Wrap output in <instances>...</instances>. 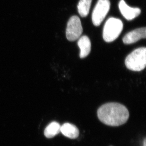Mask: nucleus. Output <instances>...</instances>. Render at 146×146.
I'll use <instances>...</instances> for the list:
<instances>
[{
	"mask_svg": "<svg viewBox=\"0 0 146 146\" xmlns=\"http://www.w3.org/2000/svg\"><path fill=\"white\" fill-rule=\"evenodd\" d=\"M92 0H80L78 5L79 14L82 17L87 16L90 11Z\"/></svg>",
	"mask_w": 146,
	"mask_h": 146,
	"instance_id": "nucleus-11",
	"label": "nucleus"
},
{
	"mask_svg": "<svg viewBox=\"0 0 146 146\" xmlns=\"http://www.w3.org/2000/svg\"><path fill=\"white\" fill-rule=\"evenodd\" d=\"M119 8L121 14L128 21L133 19L141 14L140 9L129 6L124 0L120 1L119 3Z\"/></svg>",
	"mask_w": 146,
	"mask_h": 146,
	"instance_id": "nucleus-6",
	"label": "nucleus"
},
{
	"mask_svg": "<svg viewBox=\"0 0 146 146\" xmlns=\"http://www.w3.org/2000/svg\"><path fill=\"white\" fill-rule=\"evenodd\" d=\"M123 29V23L121 19L112 17L109 18L104 27V40L106 42H113L118 37Z\"/></svg>",
	"mask_w": 146,
	"mask_h": 146,
	"instance_id": "nucleus-3",
	"label": "nucleus"
},
{
	"mask_svg": "<svg viewBox=\"0 0 146 146\" xmlns=\"http://www.w3.org/2000/svg\"><path fill=\"white\" fill-rule=\"evenodd\" d=\"M83 29L80 19L77 16H73L68 22L66 28V37L68 40L73 42L80 38Z\"/></svg>",
	"mask_w": 146,
	"mask_h": 146,
	"instance_id": "nucleus-5",
	"label": "nucleus"
},
{
	"mask_svg": "<svg viewBox=\"0 0 146 146\" xmlns=\"http://www.w3.org/2000/svg\"><path fill=\"white\" fill-rule=\"evenodd\" d=\"M143 146H146V139H144V141H143Z\"/></svg>",
	"mask_w": 146,
	"mask_h": 146,
	"instance_id": "nucleus-12",
	"label": "nucleus"
},
{
	"mask_svg": "<svg viewBox=\"0 0 146 146\" xmlns=\"http://www.w3.org/2000/svg\"><path fill=\"white\" fill-rule=\"evenodd\" d=\"M98 116L99 120L106 125L119 126L127 122L129 113L123 104L110 102L103 105L98 109Z\"/></svg>",
	"mask_w": 146,
	"mask_h": 146,
	"instance_id": "nucleus-1",
	"label": "nucleus"
},
{
	"mask_svg": "<svg viewBox=\"0 0 146 146\" xmlns=\"http://www.w3.org/2000/svg\"><path fill=\"white\" fill-rule=\"evenodd\" d=\"M126 66L133 71L143 70L146 65V48L142 47L134 50L129 54L125 61Z\"/></svg>",
	"mask_w": 146,
	"mask_h": 146,
	"instance_id": "nucleus-2",
	"label": "nucleus"
},
{
	"mask_svg": "<svg viewBox=\"0 0 146 146\" xmlns=\"http://www.w3.org/2000/svg\"><path fill=\"white\" fill-rule=\"evenodd\" d=\"M60 131L64 136L70 139H75L79 137V130L73 124L65 123L61 126Z\"/></svg>",
	"mask_w": 146,
	"mask_h": 146,
	"instance_id": "nucleus-8",
	"label": "nucleus"
},
{
	"mask_svg": "<svg viewBox=\"0 0 146 146\" xmlns=\"http://www.w3.org/2000/svg\"><path fill=\"white\" fill-rule=\"evenodd\" d=\"M110 8L109 0H98L93 11L92 19L93 23L98 26L103 21Z\"/></svg>",
	"mask_w": 146,
	"mask_h": 146,
	"instance_id": "nucleus-4",
	"label": "nucleus"
},
{
	"mask_svg": "<svg viewBox=\"0 0 146 146\" xmlns=\"http://www.w3.org/2000/svg\"><path fill=\"white\" fill-rule=\"evenodd\" d=\"M146 37V28H141L132 30L127 33L123 38V43L125 44H133L141 39H145Z\"/></svg>",
	"mask_w": 146,
	"mask_h": 146,
	"instance_id": "nucleus-7",
	"label": "nucleus"
},
{
	"mask_svg": "<svg viewBox=\"0 0 146 146\" xmlns=\"http://www.w3.org/2000/svg\"><path fill=\"white\" fill-rule=\"evenodd\" d=\"M78 45L80 48V58H83L87 57L91 50V42L90 39L87 36H82L79 39Z\"/></svg>",
	"mask_w": 146,
	"mask_h": 146,
	"instance_id": "nucleus-9",
	"label": "nucleus"
},
{
	"mask_svg": "<svg viewBox=\"0 0 146 146\" xmlns=\"http://www.w3.org/2000/svg\"><path fill=\"white\" fill-rule=\"evenodd\" d=\"M61 126L59 123L53 121L46 127L44 131V135L47 138H52L59 133Z\"/></svg>",
	"mask_w": 146,
	"mask_h": 146,
	"instance_id": "nucleus-10",
	"label": "nucleus"
}]
</instances>
